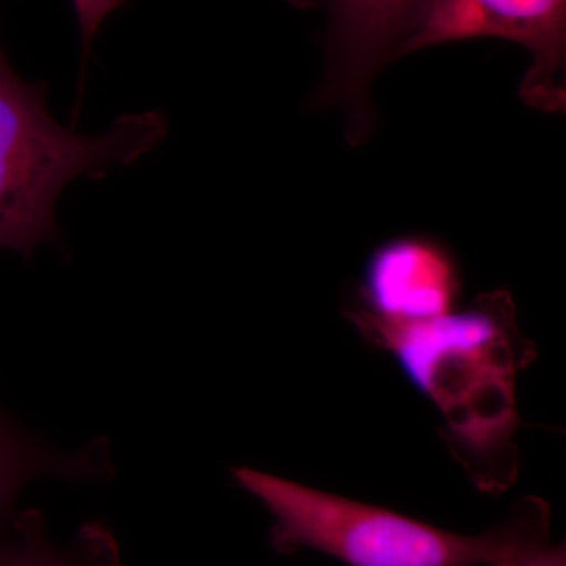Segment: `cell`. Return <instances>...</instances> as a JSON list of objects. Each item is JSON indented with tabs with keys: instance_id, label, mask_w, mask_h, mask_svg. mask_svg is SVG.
I'll use <instances>...</instances> for the list:
<instances>
[{
	"instance_id": "1",
	"label": "cell",
	"mask_w": 566,
	"mask_h": 566,
	"mask_svg": "<svg viewBox=\"0 0 566 566\" xmlns=\"http://www.w3.org/2000/svg\"><path fill=\"white\" fill-rule=\"evenodd\" d=\"M371 344L392 354L409 381L444 419V441L472 482L488 493L517 472L516 376L535 346L517 323L512 294H480L463 308L415 324L346 315Z\"/></svg>"
},
{
	"instance_id": "2",
	"label": "cell",
	"mask_w": 566,
	"mask_h": 566,
	"mask_svg": "<svg viewBox=\"0 0 566 566\" xmlns=\"http://www.w3.org/2000/svg\"><path fill=\"white\" fill-rule=\"evenodd\" d=\"M232 474L274 517L271 543L282 554L318 551L348 566H488L549 543V506L532 495L504 523L461 535L255 469Z\"/></svg>"
},
{
	"instance_id": "3",
	"label": "cell",
	"mask_w": 566,
	"mask_h": 566,
	"mask_svg": "<svg viewBox=\"0 0 566 566\" xmlns=\"http://www.w3.org/2000/svg\"><path fill=\"white\" fill-rule=\"evenodd\" d=\"M48 93L44 82L22 81L0 48V249L25 260L62 244L55 210L71 181L132 166L169 134L153 111L122 115L98 136L73 132L52 117Z\"/></svg>"
},
{
	"instance_id": "4",
	"label": "cell",
	"mask_w": 566,
	"mask_h": 566,
	"mask_svg": "<svg viewBox=\"0 0 566 566\" xmlns=\"http://www.w3.org/2000/svg\"><path fill=\"white\" fill-rule=\"evenodd\" d=\"M502 39L531 54L521 98L546 114L565 111L566 0H430L397 59L439 44Z\"/></svg>"
},
{
	"instance_id": "5",
	"label": "cell",
	"mask_w": 566,
	"mask_h": 566,
	"mask_svg": "<svg viewBox=\"0 0 566 566\" xmlns=\"http://www.w3.org/2000/svg\"><path fill=\"white\" fill-rule=\"evenodd\" d=\"M430 0H326L327 62L314 103L337 106L348 117V137L363 144L374 123L370 87Z\"/></svg>"
},
{
	"instance_id": "6",
	"label": "cell",
	"mask_w": 566,
	"mask_h": 566,
	"mask_svg": "<svg viewBox=\"0 0 566 566\" xmlns=\"http://www.w3.org/2000/svg\"><path fill=\"white\" fill-rule=\"evenodd\" d=\"M460 293V271L441 244L430 238L400 237L371 253L357 303L346 308V315L386 324L430 322L455 311Z\"/></svg>"
},
{
	"instance_id": "7",
	"label": "cell",
	"mask_w": 566,
	"mask_h": 566,
	"mask_svg": "<svg viewBox=\"0 0 566 566\" xmlns=\"http://www.w3.org/2000/svg\"><path fill=\"white\" fill-rule=\"evenodd\" d=\"M114 474L106 439L65 452L0 411V526L13 521L18 495L33 480L55 476L66 482H106Z\"/></svg>"
},
{
	"instance_id": "8",
	"label": "cell",
	"mask_w": 566,
	"mask_h": 566,
	"mask_svg": "<svg viewBox=\"0 0 566 566\" xmlns=\"http://www.w3.org/2000/svg\"><path fill=\"white\" fill-rule=\"evenodd\" d=\"M0 566H118L114 539L88 524L70 546L51 542L43 515L28 510L11 521L9 546Z\"/></svg>"
},
{
	"instance_id": "9",
	"label": "cell",
	"mask_w": 566,
	"mask_h": 566,
	"mask_svg": "<svg viewBox=\"0 0 566 566\" xmlns=\"http://www.w3.org/2000/svg\"><path fill=\"white\" fill-rule=\"evenodd\" d=\"M128 0H73L82 36V65L91 55L93 40L106 18L115 10L122 9Z\"/></svg>"
},
{
	"instance_id": "10",
	"label": "cell",
	"mask_w": 566,
	"mask_h": 566,
	"mask_svg": "<svg viewBox=\"0 0 566 566\" xmlns=\"http://www.w3.org/2000/svg\"><path fill=\"white\" fill-rule=\"evenodd\" d=\"M488 566H566L565 545L545 543Z\"/></svg>"
},
{
	"instance_id": "11",
	"label": "cell",
	"mask_w": 566,
	"mask_h": 566,
	"mask_svg": "<svg viewBox=\"0 0 566 566\" xmlns=\"http://www.w3.org/2000/svg\"><path fill=\"white\" fill-rule=\"evenodd\" d=\"M9 526H0V564H2L3 557H6L7 546H9Z\"/></svg>"
}]
</instances>
